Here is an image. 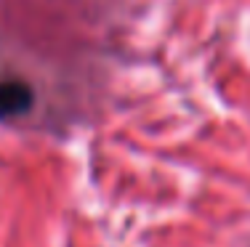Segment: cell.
Returning <instances> with one entry per match:
<instances>
[{"instance_id": "6da1fadb", "label": "cell", "mask_w": 250, "mask_h": 247, "mask_svg": "<svg viewBox=\"0 0 250 247\" xmlns=\"http://www.w3.org/2000/svg\"><path fill=\"white\" fill-rule=\"evenodd\" d=\"M35 109V88L21 77L0 80V120H19Z\"/></svg>"}]
</instances>
